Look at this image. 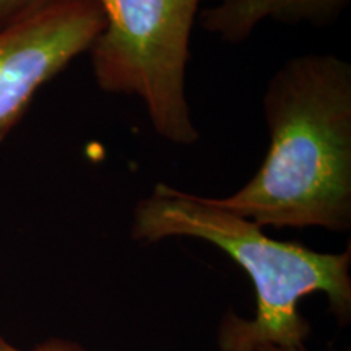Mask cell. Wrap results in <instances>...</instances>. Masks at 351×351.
Wrapping results in <instances>:
<instances>
[{
	"label": "cell",
	"mask_w": 351,
	"mask_h": 351,
	"mask_svg": "<svg viewBox=\"0 0 351 351\" xmlns=\"http://www.w3.org/2000/svg\"><path fill=\"white\" fill-rule=\"evenodd\" d=\"M269 150L234 194L212 199L257 226L351 228V64L335 54L288 59L262 98Z\"/></svg>",
	"instance_id": "obj_1"
},
{
	"label": "cell",
	"mask_w": 351,
	"mask_h": 351,
	"mask_svg": "<svg viewBox=\"0 0 351 351\" xmlns=\"http://www.w3.org/2000/svg\"><path fill=\"white\" fill-rule=\"evenodd\" d=\"M130 236L138 243L194 238L217 245L251 278L256 317L228 311L218 330L221 351H309V322L300 313L302 298L324 293L341 324L351 317V245L317 252L267 236L261 226L219 208L210 197L158 182L134 208Z\"/></svg>",
	"instance_id": "obj_2"
},
{
	"label": "cell",
	"mask_w": 351,
	"mask_h": 351,
	"mask_svg": "<svg viewBox=\"0 0 351 351\" xmlns=\"http://www.w3.org/2000/svg\"><path fill=\"white\" fill-rule=\"evenodd\" d=\"M104 28L90 47L99 90L137 96L158 137L194 145L200 132L186 91L200 0H95Z\"/></svg>",
	"instance_id": "obj_3"
},
{
	"label": "cell",
	"mask_w": 351,
	"mask_h": 351,
	"mask_svg": "<svg viewBox=\"0 0 351 351\" xmlns=\"http://www.w3.org/2000/svg\"><path fill=\"white\" fill-rule=\"evenodd\" d=\"M103 28L95 0H56L0 28V142L23 119L38 91L90 51Z\"/></svg>",
	"instance_id": "obj_4"
},
{
	"label": "cell",
	"mask_w": 351,
	"mask_h": 351,
	"mask_svg": "<svg viewBox=\"0 0 351 351\" xmlns=\"http://www.w3.org/2000/svg\"><path fill=\"white\" fill-rule=\"evenodd\" d=\"M348 3L350 0H218L215 7L199 12V23L221 41L239 44L267 19L285 25H333Z\"/></svg>",
	"instance_id": "obj_5"
},
{
	"label": "cell",
	"mask_w": 351,
	"mask_h": 351,
	"mask_svg": "<svg viewBox=\"0 0 351 351\" xmlns=\"http://www.w3.org/2000/svg\"><path fill=\"white\" fill-rule=\"evenodd\" d=\"M56 0H0V28L33 15Z\"/></svg>",
	"instance_id": "obj_6"
},
{
	"label": "cell",
	"mask_w": 351,
	"mask_h": 351,
	"mask_svg": "<svg viewBox=\"0 0 351 351\" xmlns=\"http://www.w3.org/2000/svg\"><path fill=\"white\" fill-rule=\"evenodd\" d=\"M0 351H86L83 346H80L75 341L64 340V339H49L32 350H23L19 346L12 345L10 341L0 337Z\"/></svg>",
	"instance_id": "obj_7"
}]
</instances>
